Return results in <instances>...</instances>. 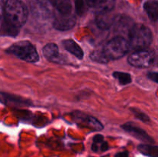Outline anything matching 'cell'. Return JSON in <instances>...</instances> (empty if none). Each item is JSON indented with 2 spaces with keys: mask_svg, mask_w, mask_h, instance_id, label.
I'll return each instance as SVG.
<instances>
[{
  "mask_svg": "<svg viewBox=\"0 0 158 157\" xmlns=\"http://www.w3.org/2000/svg\"><path fill=\"white\" fill-rule=\"evenodd\" d=\"M4 15L6 22L19 29L27 21V7L20 0H7L5 3Z\"/></svg>",
  "mask_w": 158,
  "mask_h": 157,
  "instance_id": "obj_1",
  "label": "cell"
},
{
  "mask_svg": "<svg viewBox=\"0 0 158 157\" xmlns=\"http://www.w3.org/2000/svg\"><path fill=\"white\" fill-rule=\"evenodd\" d=\"M153 40L152 32L148 26L135 24L127 37V42L131 49L135 51L146 49Z\"/></svg>",
  "mask_w": 158,
  "mask_h": 157,
  "instance_id": "obj_2",
  "label": "cell"
},
{
  "mask_svg": "<svg viewBox=\"0 0 158 157\" xmlns=\"http://www.w3.org/2000/svg\"><path fill=\"white\" fill-rule=\"evenodd\" d=\"M8 52L28 62H36L40 59L36 49L29 41H20L15 43L9 48Z\"/></svg>",
  "mask_w": 158,
  "mask_h": 157,
  "instance_id": "obj_3",
  "label": "cell"
},
{
  "mask_svg": "<svg viewBox=\"0 0 158 157\" xmlns=\"http://www.w3.org/2000/svg\"><path fill=\"white\" fill-rule=\"evenodd\" d=\"M102 49L108 59L114 60L124 56L129 51L130 46L126 38L117 36L108 42Z\"/></svg>",
  "mask_w": 158,
  "mask_h": 157,
  "instance_id": "obj_4",
  "label": "cell"
},
{
  "mask_svg": "<svg viewBox=\"0 0 158 157\" xmlns=\"http://www.w3.org/2000/svg\"><path fill=\"white\" fill-rule=\"evenodd\" d=\"M33 15L40 19H48L53 15V6L50 0H29Z\"/></svg>",
  "mask_w": 158,
  "mask_h": 157,
  "instance_id": "obj_5",
  "label": "cell"
},
{
  "mask_svg": "<svg viewBox=\"0 0 158 157\" xmlns=\"http://www.w3.org/2000/svg\"><path fill=\"white\" fill-rule=\"evenodd\" d=\"M154 60V52L150 50L135 51L128 58V62L137 68H148Z\"/></svg>",
  "mask_w": 158,
  "mask_h": 157,
  "instance_id": "obj_6",
  "label": "cell"
},
{
  "mask_svg": "<svg viewBox=\"0 0 158 157\" xmlns=\"http://www.w3.org/2000/svg\"><path fill=\"white\" fill-rule=\"evenodd\" d=\"M134 25L135 23L130 17L126 15H117L114 24V32L118 34L120 37L124 38L125 35L128 37V35Z\"/></svg>",
  "mask_w": 158,
  "mask_h": 157,
  "instance_id": "obj_7",
  "label": "cell"
},
{
  "mask_svg": "<svg viewBox=\"0 0 158 157\" xmlns=\"http://www.w3.org/2000/svg\"><path fill=\"white\" fill-rule=\"evenodd\" d=\"M121 127L123 130L127 132L128 133L140 141L144 142L145 143H149V144L154 143V140L153 139L152 137L150 136L146 131L138 127L137 125L134 124L133 123L128 122V123L122 125Z\"/></svg>",
  "mask_w": 158,
  "mask_h": 157,
  "instance_id": "obj_8",
  "label": "cell"
},
{
  "mask_svg": "<svg viewBox=\"0 0 158 157\" xmlns=\"http://www.w3.org/2000/svg\"><path fill=\"white\" fill-rule=\"evenodd\" d=\"M76 24V18L72 14L63 15L58 13L53 21V27L60 31L69 30L74 27Z\"/></svg>",
  "mask_w": 158,
  "mask_h": 157,
  "instance_id": "obj_9",
  "label": "cell"
},
{
  "mask_svg": "<svg viewBox=\"0 0 158 157\" xmlns=\"http://www.w3.org/2000/svg\"><path fill=\"white\" fill-rule=\"evenodd\" d=\"M117 15L113 13V11L102 12L97 13L96 15V23L97 26L101 29H108L114 26Z\"/></svg>",
  "mask_w": 158,
  "mask_h": 157,
  "instance_id": "obj_10",
  "label": "cell"
},
{
  "mask_svg": "<svg viewBox=\"0 0 158 157\" xmlns=\"http://www.w3.org/2000/svg\"><path fill=\"white\" fill-rule=\"evenodd\" d=\"M86 3L97 13L113 11L115 6V0H86Z\"/></svg>",
  "mask_w": 158,
  "mask_h": 157,
  "instance_id": "obj_11",
  "label": "cell"
},
{
  "mask_svg": "<svg viewBox=\"0 0 158 157\" xmlns=\"http://www.w3.org/2000/svg\"><path fill=\"white\" fill-rule=\"evenodd\" d=\"M43 55L46 59L53 62H61V57L60 55L59 47L55 43H48L43 47Z\"/></svg>",
  "mask_w": 158,
  "mask_h": 157,
  "instance_id": "obj_12",
  "label": "cell"
},
{
  "mask_svg": "<svg viewBox=\"0 0 158 157\" xmlns=\"http://www.w3.org/2000/svg\"><path fill=\"white\" fill-rule=\"evenodd\" d=\"M77 115L76 116L77 117V121H80V123H84L87 126L90 127V129H94V130H101L103 129V125L94 117L83 115L81 112H78V115Z\"/></svg>",
  "mask_w": 158,
  "mask_h": 157,
  "instance_id": "obj_13",
  "label": "cell"
},
{
  "mask_svg": "<svg viewBox=\"0 0 158 157\" xmlns=\"http://www.w3.org/2000/svg\"><path fill=\"white\" fill-rule=\"evenodd\" d=\"M53 8H55L58 13L63 15L72 14L73 5L71 0H50Z\"/></svg>",
  "mask_w": 158,
  "mask_h": 157,
  "instance_id": "obj_14",
  "label": "cell"
},
{
  "mask_svg": "<svg viewBox=\"0 0 158 157\" xmlns=\"http://www.w3.org/2000/svg\"><path fill=\"white\" fill-rule=\"evenodd\" d=\"M63 46L66 50L75 55L77 58H83V51L80 46L73 39H66L63 41Z\"/></svg>",
  "mask_w": 158,
  "mask_h": 157,
  "instance_id": "obj_15",
  "label": "cell"
},
{
  "mask_svg": "<svg viewBox=\"0 0 158 157\" xmlns=\"http://www.w3.org/2000/svg\"><path fill=\"white\" fill-rule=\"evenodd\" d=\"M144 10L148 14L150 19L152 21L158 20V1L157 0H148L144 3Z\"/></svg>",
  "mask_w": 158,
  "mask_h": 157,
  "instance_id": "obj_16",
  "label": "cell"
},
{
  "mask_svg": "<svg viewBox=\"0 0 158 157\" xmlns=\"http://www.w3.org/2000/svg\"><path fill=\"white\" fill-rule=\"evenodd\" d=\"M139 152L148 157H158V146L149 143H143L137 146Z\"/></svg>",
  "mask_w": 158,
  "mask_h": 157,
  "instance_id": "obj_17",
  "label": "cell"
},
{
  "mask_svg": "<svg viewBox=\"0 0 158 157\" xmlns=\"http://www.w3.org/2000/svg\"><path fill=\"white\" fill-rule=\"evenodd\" d=\"M90 58L92 60L99 63H107L110 61L105 53L103 52V49H97L91 53Z\"/></svg>",
  "mask_w": 158,
  "mask_h": 157,
  "instance_id": "obj_18",
  "label": "cell"
},
{
  "mask_svg": "<svg viewBox=\"0 0 158 157\" xmlns=\"http://www.w3.org/2000/svg\"><path fill=\"white\" fill-rule=\"evenodd\" d=\"M114 77L117 78L119 81V83L123 86L125 85H128L131 83L132 78H131V75L129 73L127 72H114L113 74Z\"/></svg>",
  "mask_w": 158,
  "mask_h": 157,
  "instance_id": "obj_19",
  "label": "cell"
},
{
  "mask_svg": "<svg viewBox=\"0 0 158 157\" xmlns=\"http://www.w3.org/2000/svg\"><path fill=\"white\" fill-rule=\"evenodd\" d=\"M93 143L92 146H91V149L94 151V152H97L99 150H100V146H99V144H101L103 141H104V138L102 135H96L95 136L93 139Z\"/></svg>",
  "mask_w": 158,
  "mask_h": 157,
  "instance_id": "obj_20",
  "label": "cell"
},
{
  "mask_svg": "<svg viewBox=\"0 0 158 157\" xmlns=\"http://www.w3.org/2000/svg\"><path fill=\"white\" fill-rule=\"evenodd\" d=\"M75 8L77 14L83 15L86 11L85 0H75Z\"/></svg>",
  "mask_w": 158,
  "mask_h": 157,
  "instance_id": "obj_21",
  "label": "cell"
},
{
  "mask_svg": "<svg viewBox=\"0 0 158 157\" xmlns=\"http://www.w3.org/2000/svg\"><path fill=\"white\" fill-rule=\"evenodd\" d=\"M131 110L137 119H139L140 120L143 121V123H147V122L150 121V119L149 117H148V115H146L145 113H143L142 111L139 110V109H134V108H131Z\"/></svg>",
  "mask_w": 158,
  "mask_h": 157,
  "instance_id": "obj_22",
  "label": "cell"
},
{
  "mask_svg": "<svg viewBox=\"0 0 158 157\" xmlns=\"http://www.w3.org/2000/svg\"><path fill=\"white\" fill-rule=\"evenodd\" d=\"M148 77L154 83H158V72H150L148 74Z\"/></svg>",
  "mask_w": 158,
  "mask_h": 157,
  "instance_id": "obj_23",
  "label": "cell"
},
{
  "mask_svg": "<svg viewBox=\"0 0 158 157\" xmlns=\"http://www.w3.org/2000/svg\"><path fill=\"white\" fill-rule=\"evenodd\" d=\"M115 157H129V152L127 151L119 152L116 154Z\"/></svg>",
  "mask_w": 158,
  "mask_h": 157,
  "instance_id": "obj_24",
  "label": "cell"
},
{
  "mask_svg": "<svg viewBox=\"0 0 158 157\" xmlns=\"http://www.w3.org/2000/svg\"><path fill=\"white\" fill-rule=\"evenodd\" d=\"M5 3L3 0H0V18H2V15H4Z\"/></svg>",
  "mask_w": 158,
  "mask_h": 157,
  "instance_id": "obj_25",
  "label": "cell"
}]
</instances>
